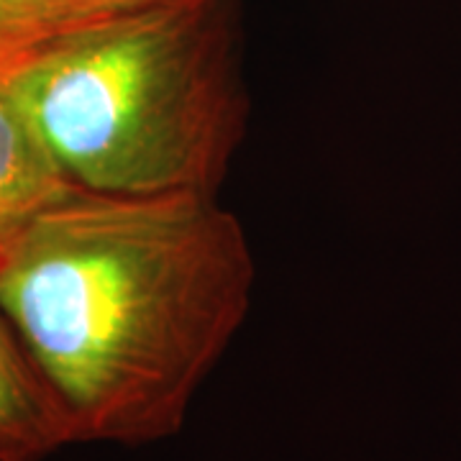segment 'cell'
<instances>
[{"label":"cell","instance_id":"cell-5","mask_svg":"<svg viewBox=\"0 0 461 461\" xmlns=\"http://www.w3.org/2000/svg\"><path fill=\"white\" fill-rule=\"evenodd\" d=\"M80 23L67 0H0V77H11L57 33Z\"/></svg>","mask_w":461,"mask_h":461},{"label":"cell","instance_id":"cell-2","mask_svg":"<svg viewBox=\"0 0 461 461\" xmlns=\"http://www.w3.org/2000/svg\"><path fill=\"white\" fill-rule=\"evenodd\" d=\"M75 187L211 193L249 129L236 0H172L57 33L8 77Z\"/></svg>","mask_w":461,"mask_h":461},{"label":"cell","instance_id":"cell-6","mask_svg":"<svg viewBox=\"0 0 461 461\" xmlns=\"http://www.w3.org/2000/svg\"><path fill=\"white\" fill-rule=\"evenodd\" d=\"M162 3H172V0H67L69 11L77 21L121 16V14L151 8V5H162Z\"/></svg>","mask_w":461,"mask_h":461},{"label":"cell","instance_id":"cell-4","mask_svg":"<svg viewBox=\"0 0 461 461\" xmlns=\"http://www.w3.org/2000/svg\"><path fill=\"white\" fill-rule=\"evenodd\" d=\"M72 187L8 77H0V262L33 221Z\"/></svg>","mask_w":461,"mask_h":461},{"label":"cell","instance_id":"cell-1","mask_svg":"<svg viewBox=\"0 0 461 461\" xmlns=\"http://www.w3.org/2000/svg\"><path fill=\"white\" fill-rule=\"evenodd\" d=\"M257 267L211 193L72 187L0 262V311L77 444L175 438L247 323Z\"/></svg>","mask_w":461,"mask_h":461},{"label":"cell","instance_id":"cell-3","mask_svg":"<svg viewBox=\"0 0 461 461\" xmlns=\"http://www.w3.org/2000/svg\"><path fill=\"white\" fill-rule=\"evenodd\" d=\"M69 444V415L0 311V461H44Z\"/></svg>","mask_w":461,"mask_h":461}]
</instances>
